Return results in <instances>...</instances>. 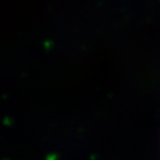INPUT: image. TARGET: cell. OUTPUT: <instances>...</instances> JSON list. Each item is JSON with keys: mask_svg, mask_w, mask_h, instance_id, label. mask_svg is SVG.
Returning <instances> with one entry per match:
<instances>
[]
</instances>
